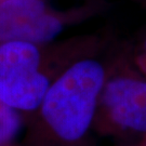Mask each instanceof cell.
I'll return each instance as SVG.
<instances>
[{
	"label": "cell",
	"instance_id": "5b68a950",
	"mask_svg": "<svg viewBox=\"0 0 146 146\" xmlns=\"http://www.w3.org/2000/svg\"><path fill=\"white\" fill-rule=\"evenodd\" d=\"M21 125L20 114L0 101V146H11Z\"/></svg>",
	"mask_w": 146,
	"mask_h": 146
},
{
	"label": "cell",
	"instance_id": "6da1fadb",
	"mask_svg": "<svg viewBox=\"0 0 146 146\" xmlns=\"http://www.w3.org/2000/svg\"><path fill=\"white\" fill-rule=\"evenodd\" d=\"M104 84V68L93 60L79 61L63 70L37 110L46 130L62 142L80 140L92 122Z\"/></svg>",
	"mask_w": 146,
	"mask_h": 146
},
{
	"label": "cell",
	"instance_id": "3957f363",
	"mask_svg": "<svg viewBox=\"0 0 146 146\" xmlns=\"http://www.w3.org/2000/svg\"><path fill=\"white\" fill-rule=\"evenodd\" d=\"M69 14L49 8L43 0H7L0 2V44L25 41L46 44L58 37Z\"/></svg>",
	"mask_w": 146,
	"mask_h": 146
},
{
	"label": "cell",
	"instance_id": "277c9868",
	"mask_svg": "<svg viewBox=\"0 0 146 146\" xmlns=\"http://www.w3.org/2000/svg\"><path fill=\"white\" fill-rule=\"evenodd\" d=\"M102 101L119 127L146 132V81L118 77L104 84Z\"/></svg>",
	"mask_w": 146,
	"mask_h": 146
},
{
	"label": "cell",
	"instance_id": "7a4b0ae2",
	"mask_svg": "<svg viewBox=\"0 0 146 146\" xmlns=\"http://www.w3.org/2000/svg\"><path fill=\"white\" fill-rule=\"evenodd\" d=\"M42 47L25 41L0 44V101L19 114L37 111L54 80Z\"/></svg>",
	"mask_w": 146,
	"mask_h": 146
},
{
	"label": "cell",
	"instance_id": "52a82bcc",
	"mask_svg": "<svg viewBox=\"0 0 146 146\" xmlns=\"http://www.w3.org/2000/svg\"><path fill=\"white\" fill-rule=\"evenodd\" d=\"M144 46H145V50H146V40H145V44H144Z\"/></svg>",
	"mask_w": 146,
	"mask_h": 146
},
{
	"label": "cell",
	"instance_id": "8992f818",
	"mask_svg": "<svg viewBox=\"0 0 146 146\" xmlns=\"http://www.w3.org/2000/svg\"><path fill=\"white\" fill-rule=\"evenodd\" d=\"M3 1H7V0H0V2H3Z\"/></svg>",
	"mask_w": 146,
	"mask_h": 146
}]
</instances>
